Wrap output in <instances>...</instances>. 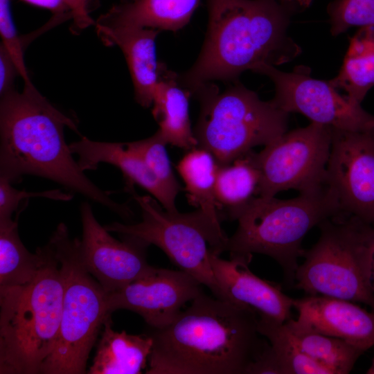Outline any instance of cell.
I'll use <instances>...</instances> for the list:
<instances>
[{
    "instance_id": "33",
    "label": "cell",
    "mask_w": 374,
    "mask_h": 374,
    "mask_svg": "<svg viewBox=\"0 0 374 374\" xmlns=\"http://www.w3.org/2000/svg\"><path fill=\"white\" fill-rule=\"evenodd\" d=\"M246 374H283L278 357L269 342L249 366Z\"/></svg>"
},
{
    "instance_id": "37",
    "label": "cell",
    "mask_w": 374,
    "mask_h": 374,
    "mask_svg": "<svg viewBox=\"0 0 374 374\" xmlns=\"http://www.w3.org/2000/svg\"><path fill=\"white\" fill-rule=\"evenodd\" d=\"M366 373L367 374H374V357L373 358L372 362H371L369 368H368V370L366 371Z\"/></svg>"
},
{
    "instance_id": "20",
    "label": "cell",
    "mask_w": 374,
    "mask_h": 374,
    "mask_svg": "<svg viewBox=\"0 0 374 374\" xmlns=\"http://www.w3.org/2000/svg\"><path fill=\"white\" fill-rule=\"evenodd\" d=\"M191 96L179 82L178 73L161 63L152 113L159 124L157 132L163 141L186 150L198 147L189 118Z\"/></svg>"
},
{
    "instance_id": "16",
    "label": "cell",
    "mask_w": 374,
    "mask_h": 374,
    "mask_svg": "<svg viewBox=\"0 0 374 374\" xmlns=\"http://www.w3.org/2000/svg\"><path fill=\"white\" fill-rule=\"evenodd\" d=\"M299 327L341 339L366 352L374 346V312L354 302L323 295L294 300Z\"/></svg>"
},
{
    "instance_id": "13",
    "label": "cell",
    "mask_w": 374,
    "mask_h": 374,
    "mask_svg": "<svg viewBox=\"0 0 374 374\" xmlns=\"http://www.w3.org/2000/svg\"><path fill=\"white\" fill-rule=\"evenodd\" d=\"M82 260L107 293L121 288L152 269L146 258L148 244L131 237L114 238L96 219L88 201L80 206Z\"/></svg>"
},
{
    "instance_id": "14",
    "label": "cell",
    "mask_w": 374,
    "mask_h": 374,
    "mask_svg": "<svg viewBox=\"0 0 374 374\" xmlns=\"http://www.w3.org/2000/svg\"><path fill=\"white\" fill-rule=\"evenodd\" d=\"M202 284L182 271L152 269L121 288L108 294L109 313L127 310L143 318L150 328L170 323L182 307L199 296Z\"/></svg>"
},
{
    "instance_id": "1",
    "label": "cell",
    "mask_w": 374,
    "mask_h": 374,
    "mask_svg": "<svg viewBox=\"0 0 374 374\" xmlns=\"http://www.w3.org/2000/svg\"><path fill=\"white\" fill-rule=\"evenodd\" d=\"M251 308L202 292L168 325L152 328L147 374H246L268 344Z\"/></svg>"
},
{
    "instance_id": "5",
    "label": "cell",
    "mask_w": 374,
    "mask_h": 374,
    "mask_svg": "<svg viewBox=\"0 0 374 374\" xmlns=\"http://www.w3.org/2000/svg\"><path fill=\"white\" fill-rule=\"evenodd\" d=\"M340 213L327 184L287 199L255 197L238 215V227L228 238L224 251L271 258L281 267L285 285L292 287L298 260L304 251V237L322 221Z\"/></svg>"
},
{
    "instance_id": "34",
    "label": "cell",
    "mask_w": 374,
    "mask_h": 374,
    "mask_svg": "<svg viewBox=\"0 0 374 374\" xmlns=\"http://www.w3.org/2000/svg\"><path fill=\"white\" fill-rule=\"evenodd\" d=\"M19 75L18 69L6 49L0 44V96L15 88V81Z\"/></svg>"
},
{
    "instance_id": "10",
    "label": "cell",
    "mask_w": 374,
    "mask_h": 374,
    "mask_svg": "<svg viewBox=\"0 0 374 374\" xmlns=\"http://www.w3.org/2000/svg\"><path fill=\"white\" fill-rule=\"evenodd\" d=\"M332 137L331 127L310 123L254 152L260 173L257 195L274 197L283 190L301 193L326 185Z\"/></svg>"
},
{
    "instance_id": "7",
    "label": "cell",
    "mask_w": 374,
    "mask_h": 374,
    "mask_svg": "<svg viewBox=\"0 0 374 374\" xmlns=\"http://www.w3.org/2000/svg\"><path fill=\"white\" fill-rule=\"evenodd\" d=\"M79 240L70 238L64 223L58 224L49 240L60 263L64 293L57 340L40 373H85L90 351L111 314L108 294L84 267Z\"/></svg>"
},
{
    "instance_id": "4",
    "label": "cell",
    "mask_w": 374,
    "mask_h": 374,
    "mask_svg": "<svg viewBox=\"0 0 374 374\" xmlns=\"http://www.w3.org/2000/svg\"><path fill=\"white\" fill-rule=\"evenodd\" d=\"M44 264L29 283L0 287V373H40L60 330L64 283L48 242Z\"/></svg>"
},
{
    "instance_id": "9",
    "label": "cell",
    "mask_w": 374,
    "mask_h": 374,
    "mask_svg": "<svg viewBox=\"0 0 374 374\" xmlns=\"http://www.w3.org/2000/svg\"><path fill=\"white\" fill-rule=\"evenodd\" d=\"M141 211V222L133 224L113 222L105 226L109 232L138 239L160 248L180 268L207 287L213 296L227 301L213 274L209 251H224L228 237L200 210L170 212L148 195L130 193Z\"/></svg>"
},
{
    "instance_id": "35",
    "label": "cell",
    "mask_w": 374,
    "mask_h": 374,
    "mask_svg": "<svg viewBox=\"0 0 374 374\" xmlns=\"http://www.w3.org/2000/svg\"><path fill=\"white\" fill-rule=\"evenodd\" d=\"M25 3L51 11L53 16L68 17L71 19L69 9L62 0H21Z\"/></svg>"
},
{
    "instance_id": "22",
    "label": "cell",
    "mask_w": 374,
    "mask_h": 374,
    "mask_svg": "<svg viewBox=\"0 0 374 374\" xmlns=\"http://www.w3.org/2000/svg\"><path fill=\"white\" fill-rule=\"evenodd\" d=\"M217 168L213 155L200 147L188 150L177 165L189 204L200 210L215 225L221 226L215 198Z\"/></svg>"
},
{
    "instance_id": "17",
    "label": "cell",
    "mask_w": 374,
    "mask_h": 374,
    "mask_svg": "<svg viewBox=\"0 0 374 374\" xmlns=\"http://www.w3.org/2000/svg\"><path fill=\"white\" fill-rule=\"evenodd\" d=\"M73 154L78 157L82 170H96L99 163H107L118 168L125 181V190L131 193L134 185L150 193L168 211L175 212V200L163 188L142 157L127 143L101 142L82 136L69 144Z\"/></svg>"
},
{
    "instance_id": "18",
    "label": "cell",
    "mask_w": 374,
    "mask_h": 374,
    "mask_svg": "<svg viewBox=\"0 0 374 374\" xmlns=\"http://www.w3.org/2000/svg\"><path fill=\"white\" fill-rule=\"evenodd\" d=\"M106 46H117L127 62L136 102L143 107L152 105L159 80L160 65L156 39L160 30L150 28H110L95 26Z\"/></svg>"
},
{
    "instance_id": "31",
    "label": "cell",
    "mask_w": 374,
    "mask_h": 374,
    "mask_svg": "<svg viewBox=\"0 0 374 374\" xmlns=\"http://www.w3.org/2000/svg\"><path fill=\"white\" fill-rule=\"evenodd\" d=\"M12 184L0 178V221L12 219V215L19 206V204L31 197H45L57 201H69L73 197L70 193H63L60 189L42 192H28L17 190Z\"/></svg>"
},
{
    "instance_id": "27",
    "label": "cell",
    "mask_w": 374,
    "mask_h": 374,
    "mask_svg": "<svg viewBox=\"0 0 374 374\" xmlns=\"http://www.w3.org/2000/svg\"><path fill=\"white\" fill-rule=\"evenodd\" d=\"M258 330L273 348L283 374H333L294 345L283 332L281 323L258 318Z\"/></svg>"
},
{
    "instance_id": "11",
    "label": "cell",
    "mask_w": 374,
    "mask_h": 374,
    "mask_svg": "<svg viewBox=\"0 0 374 374\" xmlns=\"http://www.w3.org/2000/svg\"><path fill=\"white\" fill-rule=\"evenodd\" d=\"M273 82L272 102L290 114H301L311 121L333 130L361 132L374 130V116L349 97L341 95L330 81L311 76L310 69L296 66L291 72L263 65L255 71Z\"/></svg>"
},
{
    "instance_id": "19",
    "label": "cell",
    "mask_w": 374,
    "mask_h": 374,
    "mask_svg": "<svg viewBox=\"0 0 374 374\" xmlns=\"http://www.w3.org/2000/svg\"><path fill=\"white\" fill-rule=\"evenodd\" d=\"M199 0H127L113 5L94 26L150 28L177 32L190 20Z\"/></svg>"
},
{
    "instance_id": "8",
    "label": "cell",
    "mask_w": 374,
    "mask_h": 374,
    "mask_svg": "<svg viewBox=\"0 0 374 374\" xmlns=\"http://www.w3.org/2000/svg\"><path fill=\"white\" fill-rule=\"evenodd\" d=\"M193 95L200 103L193 130L198 147L211 152L218 166L230 163L287 131L289 114L240 83L224 91L207 83Z\"/></svg>"
},
{
    "instance_id": "38",
    "label": "cell",
    "mask_w": 374,
    "mask_h": 374,
    "mask_svg": "<svg viewBox=\"0 0 374 374\" xmlns=\"http://www.w3.org/2000/svg\"><path fill=\"white\" fill-rule=\"evenodd\" d=\"M372 287L374 292V262H373V276H372Z\"/></svg>"
},
{
    "instance_id": "30",
    "label": "cell",
    "mask_w": 374,
    "mask_h": 374,
    "mask_svg": "<svg viewBox=\"0 0 374 374\" xmlns=\"http://www.w3.org/2000/svg\"><path fill=\"white\" fill-rule=\"evenodd\" d=\"M46 30L44 26L33 32L29 36H20L17 30L11 12L10 0H0V35L1 44L6 49L15 62L19 76L24 82L30 81L25 63V48L32 37Z\"/></svg>"
},
{
    "instance_id": "29",
    "label": "cell",
    "mask_w": 374,
    "mask_h": 374,
    "mask_svg": "<svg viewBox=\"0 0 374 374\" xmlns=\"http://www.w3.org/2000/svg\"><path fill=\"white\" fill-rule=\"evenodd\" d=\"M327 12L333 36L353 27L374 26V0H334L328 4Z\"/></svg>"
},
{
    "instance_id": "6",
    "label": "cell",
    "mask_w": 374,
    "mask_h": 374,
    "mask_svg": "<svg viewBox=\"0 0 374 374\" xmlns=\"http://www.w3.org/2000/svg\"><path fill=\"white\" fill-rule=\"evenodd\" d=\"M318 226L319 239L304 250L294 286L308 295L362 303L374 312V225L340 213Z\"/></svg>"
},
{
    "instance_id": "15",
    "label": "cell",
    "mask_w": 374,
    "mask_h": 374,
    "mask_svg": "<svg viewBox=\"0 0 374 374\" xmlns=\"http://www.w3.org/2000/svg\"><path fill=\"white\" fill-rule=\"evenodd\" d=\"M252 256L230 254L225 260L210 249L215 278L227 301L252 308L260 319L283 323L291 319L294 299L277 285L255 275L249 265Z\"/></svg>"
},
{
    "instance_id": "2",
    "label": "cell",
    "mask_w": 374,
    "mask_h": 374,
    "mask_svg": "<svg viewBox=\"0 0 374 374\" xmlns=\"http://www.w3.org/2000/svg\"><path fill=\"white\" fill-rule=\"evenodd\" d=\"M0 96V178L11 184L24 175L55 181L82 195L123 218L132 217L126 205L95 185L73 159L64 128L78 133L75 122L55 108L30 81Z\"/></svg>"
},
{
    "instance_id": "23",
    "label": "cell",
    "mask_w": 374,
    "mask_h": 374,
    "mask_svg": "<svg viewBox=\"0 0 374 374\" xmlns=\"http://www.w3.org/2000/svg\"><path fill=\"white\" fill-rule=\"evenodd\" d=\"M330 82L361 103L374 86V26L359 28L350 39L338 74Z\"/></svg>"
},
{
    "instance_id": "21",
    "label": "cell",
    "mask_w": 374,
    "mask_h": 374,
    "mask_svg": "<svg viewBox=\"0 0 374 374\" xmlns=\"http://www.w3.org/2000/svg\"><path fill=\"white\" fill-rule=\"evenodd\" d=\"M148 334L130 335L112 328L111 314L104 321L103 330L89 374H139L146 366L152 350Z\"/></svg>"
},
{
    "instance_id": "28",
    "label": "cell",
    "mask_w": 374,
    "mask_h": 374,
    "mask_svg": "<svg viewBox=\"0 0 374 374\" xmlns=\"http://www.w3.org/2000/svg\"><path fill=\"white\" fill-rule=\"evenodd\" d=\"M128 145L144 160L170 197L176 201L180 185L172 168L166 146L157 131L152 136Z\"/></svg>"
},
{
    "instance_id": "39",
    "label": "cell",
    "mask_w": 374,
    "mask_h": 374,
    "mask_svg": "<svg viewBox=\"0 0 374 374\" xmlns=\"http://www.w3.org/2000/svg\"><path fill=\"white\" fill-rule=\"evenodd\" d=\"M127 1V0H121V1Z\"/></svg>"
},
{
    "instance_id": "25",
    "label": "cell",
    "mask_w": 374,
    "mask_h": 374,
    "mask_svg": "<svg viewBox=\"0 0 374 374\" xmlns=\"http://www.w3.org/2000/svg\"><path fill=\"white\" fill-rule=\"evenodd\" d=\"M281 327L294 345L333 374L349 373L364 353L341 339L302 328L292 318L281 323Z\"/></svg>"
},
{
    "instance_id": "26",
    "label": "cell",
    "mask_w": 374,
    "mask_h": 374,
    "mask_svg": "<svg viewBox=\"0 0 374 374\" xmlns=\"http://www.w3.org/2000/svg\"><path fill=\"white\" fill-rule=\"evenodd\" d=\"M47 246L28 251L18 233L17 219L0 221V287L26 284L44 264Z\"/></svg>"
},
{
    "instance_id": "32",
    "label": "cell",
    "mask_w": 374,
    "mask_h": 374,
    "mask_svg": "<svg viewBox=\"0 0 374 374\" xmlns=\"http://www.w3.org/2000/svg\"><path fill=\"white\" fill-rule=\"evenodd\" d=\"M95 0H62L71 14V31L80 33L87 28L94 26V21L90 16Z\"/></svg>"
},
{
    "instance_id": "12",
    "label": "cell",
    "mask_w": 374,
    "mask_h": 374,
    "mask_svg": "<svg viewBox=\"0 0 374 374\" xmlns=\"http://www.w3.org/2000/svg\"><path fill=\"white\" fill-rule=\"evenodd\" d=\"M326 184L341 213L374 225V130L332 129Z\"/></svg>"
},
{
    "instance_id": "36",
    "label": "cell",
    "mask_w": 374,
    "mask_h": 374,
    "mask_svg": "<svg viewBox=\"0 0 374 374\" xmlns=\"http://www.w3.org/2000/svg\"><path fill=\"white\" fill-rule=\"evenodd\" d=\"M313 0H278L292 14L309 8Z\"/></svg>"
},
{
    "instance_id": "3",
    "label": "cell",
    "mask_w": 374,
    "mask_h": 374,
    "mask_svg": "<svg viewBox=\"0 0 374 374\" xmlns=\"http://www.w3.org/2000/svg\"><path fill=\"white\" fill-rule=\"evenodd\" d=\"M208 22L196 61L178 74L193 93L213 81H235L244 71L289 62L301 53L288 35L292 13L278 0H206Z\"/></svg>"
},
{
    "instance_id": "24",
    "label": "cell",
    "mask_w": 374,
    "mask_h": 374,
    "mask_svg": "<svg viewBox=\"0 0 374 374\" xmlns=\"http://www.w3.org/2000/svg\"><path fill=\"white\" fill-rule=\"evenodd\" d=\"M260 173L253 150L230 163L218 166L215 180V198L218 208L226 216L237 220L244 208L258 194Z\"/></svg>"
}]
</instances>
